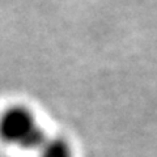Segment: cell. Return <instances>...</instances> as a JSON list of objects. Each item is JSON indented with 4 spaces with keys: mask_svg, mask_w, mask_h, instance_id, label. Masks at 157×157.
Masks as SVG:
<instances>
[{
    "mask_svg": "<svg viewBox=\"0 0 157 157\" xmlns=\"http://www.w3.org/2000/svg\"><path fill=\"white\" fill-rule=\"evenodd\" d=\"M0 137L8 144L29 151H38L47 139L34 115L22 106H14L3 113Z\"/></svg>",
    "mask_w": 157,
    "mask_h": 157,
    "instance_id": "6da1fadb",
    "label": "cell"
},
{
    "mask_svg": "<svg viewBox=\"0 0 157 157\" xmlns=\"http://www.w3.org/2000/svg\"><path fill=\"white\" fill-rule=\"evenodd\" d=\"M37 152L38 157H73L71 145L62 137H47Z\"/></svg>",
    "mask_w": 157,
    "mask_h": 157,
    "instance_id": "7a4b0ae2",
    "label": "cell"
}]
</instances>
